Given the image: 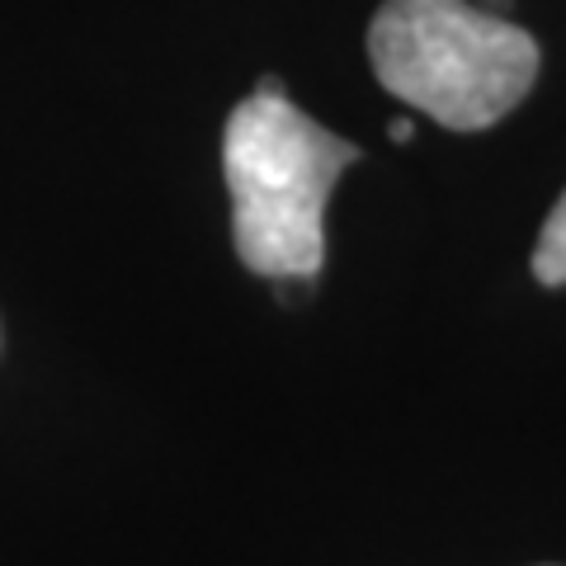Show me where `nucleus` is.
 <instances>
[{"mask_svg":"<svg viewBox=\"0 0 566 566\" xmlns=\"http://www.w3.org/2000/svg\"><path fill=\"white\" fill-rule=\"evenodd\" d=\"M359 147L312 123L283 95L255 91L227 118L222 170L237 255L264 279H316L326 260V199Z\"/></svg>","mask_w":566,"mask_h":566,"instance_id":"obj_1","label":"nucleus"},{"mask_svg":"<svg viewBox=\"0 0 566 566\" xmlns=\"http://www.w3.org/2000/svg\"><path fill=\"white\" fill-rule=\"evenodd\" d=\"M387 137H392V142H411L416 137V123L411 118H397L392 128H387Z\"/></svg>","mask_w":566,"mask_h":566,"instance_id":"obj_4","label":"nucleus"},{"mask_svg":"<svg viewBox=\"0 0 566 566\" xmlns=\"http://www.w3.org/2000/svg\"><path fill=\"white\" fill-rule=\"evenodd\" d=\"M378 81L453 133L501 123L534 91L538 43L468 0H387L368 24Z\"/></svg>","mask_w":566,"mask_h":566,"instance_id":"obj_2","label":"nucleus"},{"mask_svg":"<svg viewBox=\"0 0 566 566\" xmlns=\"http://www.w3.org/2000/svg\"><path fill=\"white\" fill-rule=\"evenodd\" d=\"M534 274H538V283H553V289L566 283V193L543 222V237L534 245Z\"/></svg>","mask_w":566,"mask_h":566,"instance_id":"obj_3","label":"nucleus"}]
</instances>
